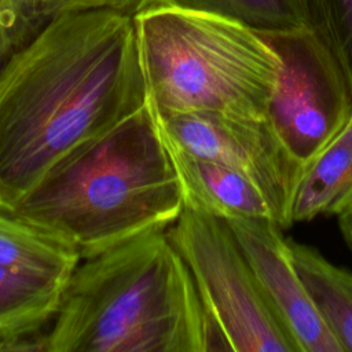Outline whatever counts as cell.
Segmentation results:
<instances>
[{"mask_svg":"<svg viewBox=\"0 0 352 352\" xmlns=\"http://www.w3.org/2000/svg\"><path fill=\"white\" fill-rule=\"evenodd\" d=\"M132 15L63 11L0 69V209L146 106Z\"/></svg>","mask_w":352,"mask_h":352,"instance_id":"6da1fadb","label":"cell"},{"mask_svg":"<svg viewBox=\"0 0 352 352\" xmlns=\"http://www.w3.org/2000/svg\"><path fill=\"white\" fill-rule=\"evenodd\" d=\"M50 352L220 351L192 275L166 230L81 258L51 327Z\"/></svg>","mask_w":352,"mask_h":352,"instance_id":"7a4b0ae2","label":"cell"},{"mask_svg":"<svg viewBox=\"0 0 352 352\" xmlns=\"http://www.w3.org/2000/svg\"><path fill=\"white\" fill-rule=\"evenodd\" d=\"M183 209L175 166L146 104L52 169L8 213L85 258L166 230Z\"/></svg>","mask_w":352,"mask_h":352,"instance_id":"3957f363","label":"cell"},{"mask_svg":"<svg viewBox=\"0 0 352 352\" xmlns=\"http://www.w3.org/2000/svg\"><path fill=\"white\" fill-rule=\"evenodd\" d=\"M132 19L151 111L267 117L282 60L263 34L170 0Z\"/></svg>","mask_w":352,"mask_h":352,"instance_id":"277c9868","label":"cell"},{"mask_svg":"<svg viewBox=\"0 0 352 352\" xmlns=\"http://www.w3.org/2000/svg\"><path fill=\"white\" fill-rule=\"evenodd\" d=\"M166 232L192 275L220 351L297 352L226 220L184 208Z\"/></svg>","mask_w":352,"mask_h":352,"instance_id":"5b68a950","label":"cell"},{"mask_svg":"<svg viewBox=\"0 0 352 352\" xmlns=\"http://www.w3.org/2000/svg\"><path fill=\"white\" fill-rule=\"evenodd\" d=\"M263 36L282 60L267 118L305 166L352 120V69L312 26Z\"/></svg>","mask_w":352,"mask_h":352,"instance_id":"8992f818","label":"cell"},{"mask_svg":"<svg viewBox=\"0 0 352 352\" xmlns=\"http://www.w3.org/2000/svg\"><path fill=\"white\" fill-rule=\"evenodd\" d=\"M150 113L166 146L248 176L268 197L278 226H292L290 205L304 166L290 154L267 117Z\"/></svg>","mask_w":352,"mask_h":352,"instance_id":"52a82bcc","label":"cell"},{"mask_svg":"<svg viewBox=\"0 0 352 352\" xmlns=\"http://www.w3.org/2000/svg\"><path fill=\"white\" fill-rule=\"evenodd\" d=\"M226 221L297 352H342L294 264L282 228L268 219Z\"/></svg>","mask_w":352,"mask_h":352,"instance_id":"ba28073f","label":"cell"},{"mask_svg":"<svg viewBox=\"0 0 352 352\" xmlns=\"http://www.w3.org/2000/svg\"><path fill=\"white\" fill-rule=\"evenodd\" d=\"M166 148L182 187L186 209L223 220L268 219L278 224L272 204L252 179L213 161L192 157L169 146Z\"/></svg>","mask_w":352,"mask_h":352,"instance_id":"9c48e42d","label":"cell"},{"mask_svg":"<svg viewBox=\"0 0 352 352\" xmlns=\"http://www.w3.org/2000/svg\"><path fill=\"white\" fill-rule=\"evenodd\" d=\"M352 201V120L302 169L297 182L290 221H311L340 214Z\"/></svg>","mask_w":352,"mask_h":352,"instance_id":"30bf717a","label":"cell"},{"mask_svg":"<svg viewBox=\"0 0 352 352\" xmlns=\"http://www.w3.org/2000/svg\"><path fill=\"white\" fill-rule=\"evenodd\" d=\"M63 287L0 264V349H32L25 340L51 322Z\"/></svg>","mask_w":352,"mask_h":352,"instance_id":"8fae6325","label":"cell"},{"mask_svg":"<svg viewBox=\"0 0 352 352\" xmlns=\"http://www.w3.org/2000/svg\"><path fill=\"white\" fill-rule=\"evenodd\" d=\"M80 256L59 241L0 209V264L66 285Z\"/></svg>","mask_w":352,"mask_h":352,"instance_id":"7c38bea8","label":"cell"},{"mask_svg":"<svg viewBox=\"0 0 352 352\" xmlns=\"http://www.w3.org/2000/svg\"><path fill=\"white\" fill-rule=\"evenodd\" d=\"M294 264L342 352H352V272L319 250L287 239Z\"/></svg>","mask_w":352,"mask_h":352,"instance_id":"4fadbf2b","label":"cell"},{"mask_svg":"<svg viewBox=\"0 0 352 352\" xmlns=\"http://www.w3.org/2000/svg\"><path fill=\"white\" fill-rule=\"evenodd\" d=\"M176 4L236 19L260 34L311 26L297 0H170Z\"/></svg>","mask_w":352,"mask_h":352,"instance_id":"5bb4252c","label":"cell"},{"mask_svg":"<svg viewBox=\"0 0 352 352\" xmlns=\"http://www.w3.org/2000/svg\"><path fill=\"white\" fill-rule=\"evenodd\" d=\"M41 26L28 14L19 0H0V69Z\"/></svg>","mask_w":352,"mask_h":352,"instance_id":"9a60e30c","label":"cell"},{"mask_svg":"<svg viewBox=\"0 0 352 352\" xmlns=\"http://www.w3.org/2000/svg\"><path fill=\"white\" fill-rule=\"evenodd\" d=\"M315 29L352 69V0H320V18Z\"/></svg>","mask_w":352,"mask_h":352,"instance_id":"2e32d148","label":"cell"},{"mask_svg":"<svg viewBox=\"0 0 352 352\" xmlns=\"http://www.w3.org/2000/svg\"><path fill=\"white\" fill-rule=\"evenodd\" d=\"M162 0H56L52 16L63 11L89 10V8H110L129 15H135L140 10ZM51 16V18H52Z\"/></svg>","mask_w":352,"mask_h":352,"instance_id":"e0dca14e","label":"cell"},{"mask_svg":"<svg viewBox=\"0 0 352 352\" xmlns=\"http://www.w3.org/2000/svg\"><path fill=\"white\" fill-rule=\"evenodd\" d=\"M28 14L40 25H44L54 12L56 0H19Z\"/></svg>","mask_w":352,"mask_h":352,"instance_id":"ac0fdd59","label":"cell"},{"mask_svg":"<svg viewBox=\"0 0 352 352\" xmlns=\"http://www.w3.org/2000/svg\"><path fill=\"white\" fill-rule=\"evenodd\" d=\"M338 226L341 234L346 243L352 248V201L349 205L338 214Z\"/></svg>","mask_w":352,"mask_h":352,"instance_id":"d6986e66","label":"cell"},{"mask_svg":"<svg viewBox=\"0 0 352 352\" xmlns=\"http://www.w3.org/2000/svg\"><path fill=\"white\" fill-rule=\"evenodd\" d=\"M312 28H316L320 18V0H297Z\"/></svg>","mask_w":352,"mask_h":352,"instance_id":"ffe728a7","label":"cell"}]
</instances>
